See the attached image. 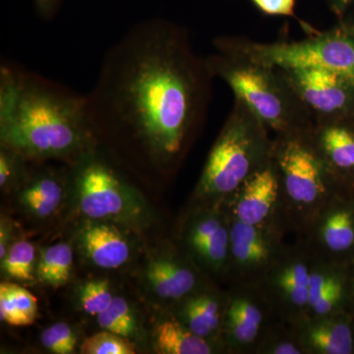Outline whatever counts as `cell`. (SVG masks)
<instances>
[{"instance_id":"6da1fadb","label":"cell","mask_w":354,"mask_h":354,"mask_svg":"<svg viewBox=\"0 0 354 354\" xmlns=\"http://www.w3.org/2000/svg\"><path fill=\"white\" fill-rule=\"evenodd\" d=\"M213 79L185 28L142 21L109 48L86 95L95 142L127 146L171 171L206 120Z\"/></svg>"},{"instance_id":"7a4b0ae2","label":"cell","mask_w":354,"mask_h":354,"mask_svg":"<svg viewBox=\"0 0 354 354\" xmlns=\"http://www.w3.org/2000/svg\"><path fill=\"white\" fill-rule=\"evenodd\" d=\"M0 139L34 162L73 164L97 146L86 95L7 62L0 66Z\"/></svg>"},{"instance_id":"3957f363","label":"cell","mask_w":354,"mask_h":354,"mask_svg":"<svg viewBox=\"0 0 354 354\" xmlns=\"http://www.w3.org/2000/svg\"><path fill=\"white\" fill-rule=\"evenodd\" d=\"M213 78H220L274 135L305 134L313 118L278 67L243 55L216 50L205 57Z\"/></svg>"},{"instance_id":"277c9868","label":"cell","mask_w":354,"mask_h":354,"mask_svg":"<svg viewBox=\"0 0 354 354\" xmlns=\"http://www.w3.org/2000/svg\"><path fill=\"white\" fill-rule=\"evenodd\" d=\"M274 137L245 104L234 100L193 193V203H221L271 162Z\"/></svg>"},{"instance_id":"5b68a950","label":"cell","mask_w":354,"mask_h":354,"mask_svg":"<svg viewBox=\"0 0 354 354\" xmlns=\"http://www.w3.org/2000/svg\"><path fill=\"white\" fill-rule=\"evenodd\" d=\"M272 158L281 181L290 232L300 236L320 209L346 189L317 153L309 133L274 135Z\"/></svg>"},{"instance_id":"8992f818","label":"cell","mask_w":354,"mask_h":354,"mask_svg":"<svg viewBox=\"0 0 354 354\" xmlns=\"http://www.w3.org/2000/svg\"><path fill=\"white\" fill-rule=\"evenodd\" d=\"M215 50L228 51L278 68L323 67L339 74L354 85V25H342L316 32L297 41L260 43L243 37L221 36L213 41Z\"/></svg>"},{"instance_id":"52a82bcc","label":"cell","mask_w":354,"mask_h":354,"mask_svg":"<svg viewBox=\"0 0 354 354\" xmlns=\"http://www.w3.org/2000/svg\"><path fill=\"white\" fill-rule=\"evenodd\" d=\"M73 183L81 212L91 220L131 223L141 214L138 195L100 156L97 146L73 162Z\"/></svg>"},{"instance_id":"ba28073f","label":"cell","mask_w":354,"mask_h":354,"mask_svg":"<svg viewBox=\"0 0 354 354\" xmlns=\"http://www.w3.org/2000/svg\"><path fill=\"white\" fill-rule=\"evenodd\" d=\"M313 259L304 239L297 237L268 271L260 288L279 320L297 325L307 316Z\"/></svg>"},{"instance_id":"9c48e42d","label":"cell","mask_w":354,"mask_h":354,"mask_svg":"<svg viewBox=\"0 0 354 354\" xmlns=\"http://www.w3.org/2000/svg\"><path fill=\"white\" fill-rule=\"evenodd\" d=\"M183 251L205 274L227 279L230 218L223 202L194 203L180 234Z\"/></svg>"},{"instance_id":"30bf717a","label":"cell","mask_w":354,"mask_h":354,"mask_svg":"<svg viewBox=\"0 0 354 354\" xmlns=\"http://www.w3.org/2000/svg\"><path fill=\"white\" fill-rule=\"evenodd\" d=\"M312 259L349 267L354 263V191L342 190L300 235Z\"/></svg>"},{"instance_id":"8fae6325","label":"cell","mask_w":354,"mask_h":354,"mask_svg":"<svg viewBox=\"0 0 354 354\" xmlns=\"http://www.w3.org/2000/svg\"><path fill=\"white\" fill-rule=\"evenodd\" d=\"M279 228L246 225L230 218L228 286H259L288 242Z\"/></svg>"},{"instance_id":"7c38bea8","label":"cell","mask_w":354,"mask_h":354,"mask_svg":"<svg viewBox=\"0 0 354 354\" xmlns=\"http://www.w3.org/2000/svg\"><path fill=\"white\" fill-rule=\"evenodd\" d=\"M221 342L225 353L256 354L266 330L279 319L260 286H228Z\"/></svg>"},{"instance_id":"4fadbf2b","label":"cell","mask_w":354,"mask_h":354,"mask_svg":"<svg viewBox=\"0 0 354 354\" xmlns=\"http://www.w3.org/2000/svg\"><path fill=\"white\" fill-rule=\"evenodd\" d=\"M228 216L246 225L291 234L283 189L272 158L223 202Z\"/></svg>"},{"instance_id":"5bb4252c","label":"cell","mask_w":354,"mask_h":354,"mask_svg":"<svg viewBox=\"0 0 354 354\" xmlns=\"http://www.w3.org/2000/svg\"><path fill=\"white\" fill-rule=\"evenodd\" d=\"M314 121L354 120V85L323 67L279 68Z\"/></svg>"},{"instance_id":"9a60e30c","label":"cell","mask_w":354,"mask_h":354,"mask_svg":"<svg viewBox=\"0 0 354 354\" xmlns=\"http://www.w3.org/2000/svg\"><path fill=\"white\" fill-rule=\"evenodd\" d=\"M146 274L155 295L174 304L212 283L183 250L158 256L148 265Z\"/></svg>"},{"instance_id":"2e32d148","label":"cell","mask_w":354,"mask_h":354,"mask_svg":"<svg viewBox=\"0 0 354 354\" xmlns=\"http://www.w3.org/2000/svg\"><path fill=\"white\" fill-rule=\"evenodd\" d=\"M309 138L337 183L354 191V120L315 121Z\"/></svg>"},{"instance_id":"e0dca14e","label":"cell","mask_w":354,"mask_h":354,"mask_svg":"<svg viewBox=\"0 0 354 354\" xmlns=\"http://www.w3.org/2000/svg\"><path fill=\"white\" fill-rule=\"evenodd\" d=\"M227 301V290H218L211 283L176 304L174 316L195 335L218 344L225 353L221 335Z\"/></svg>"},{"instance_id":"ac0fdd59","label":"cell","mask_w":354,"mask_h":354,"mask_svg":"<svg viewBox=\"0 0 354 354\" xmlns=\"http://www.w3.org/2000/svg\"><path fill=\"white\" fill-rule=\"evenodd\" d=\"M295 326L305 354H354V317L349 312L305 318Z\"/></svg>"},{"instance_id":"d6986e66","label":"cell","mask_w":354,"mask_h":354,"mask_svg":"<svg viewBox=\"0 0 354 354\" xmlns=\"http://www.w3.org/2000/svg\"><path fill=\"white\" fill-rule=\"evenodd\" d=\"M349 267L313 260L306 318L348 312Z\"/></svg>"},{"instance_id":"ffe728a7","label":"cell","mask_w":354,"mask_h":354,"mask_svg":"<svg viewBox=\"0 0 354 354\" xmlns=\"http://www.w3.org/2000/svg\"><path fill=\"white\" fill-rule=\"evenodd\" d=\"M80 243L86 257L102 269H118L131 255L127 237L109 223H88L82 230Z\"/></svg>"},{"instance_id":"44dd1931","label":"cell","mask_w":354,"mask_h":354,"mask_svg":"<svg viewBox=\"0 0 354 354\" xmlns=\"http://www.w3.org/2000/svg\"><path fill=\"white\" fill-rule=\"evenodd\" d=\"M155 348L157 353L162 354L223 353L221 346L195 335L176 316L162 321L156 328Z\"/></svg>"},{"instance_id":"7402d4cb","label":"cell","mask_w":354,"mask_h":354,"mask_svg":"<svg viewBox=\"0 0 354 354\" xmlns=\"http://www.w3.org/2000/svg\"><path fill=\"white\" fill-rule=\"evenodd\" d=\"M64 197V184L57 174L41 172L32 177L20 194L21 203L38 218H46L57 211Z\"/></svg>"},{"instance_id":"603a6c76","label":"cell","mask_w":354,"mask_h":354,"mask_svg":"<svg viewBox=\"0 0 354 354\" xmlns=\"http://www.w3.org/2000/svg\"><path fill=\"white\" fill-rule=\"evenodd\" d=\"M38 316V300L30 291L15 283L0 286V317L13 327L32 325Z\"/></svg>"},{"instance_id":"cb8c5ba5","label":"cell","mask_w":354,"mask_h":354,"mask_svg":"<svg viewBox=\"0 0 354 354\" xmlns=\"http://www.w3.org/2000/svg\"><path fill=\"white\" fill-rule=\"evenodd\" d=\"M73 265V252L67 243L46 247L41 253L37 277L46 285L59 288L69 281Z\"/></svg>"},{"instance_id":"d4e9b609","label":"cell","mask_w":354,"mask_h":354,"mask_svg":"<svg viewBox=\"0 0 354 354\" xmlns=\"http://www.w3.org/2000/svg\"><path fill=\"white\" fill-rule=\"evenodd\" d=\"M256 354H305L295 325L277 319L261 339Z\"/></svg>"},{"instance_id":"484cf974","label":"cell","mask_w":354,"mask_h":354,"mask_svg":"<svg viewBox=\"0 0 354 354\" xmlns=\"http://www.w3.org/2000/svg\"><path fill=\"white\" fill-rule=\"evenodd\" d=\"M35 262V246L29 241H17L10 246L6 258L1 261L2 272L16 281H31L34 279Z\"/></svg>"},{"instance_id":"4316f807","label":"cell","mask_w":354,"mask_h":354,"mask_svg":"<svg viewBox=\"0 0 354 354\" xmlns=\"http://www.w3.org/2000/svg\"><path fill=\"white\" fill-rule=\"evenodd\" d=\"M97 321L102 329L121 337H133L137 333L136 317L122 297H114L109 308L97 316Z\"/></svg>"},{"instance_id":"83f0119b","label":"cell","mask_w":354,"mask_h":354,"mask_svg":"<svg viewBox=\"0 0 354 354\" xmlns=\"http://www.w3.org/2000/svg\"><path fill=\"white\" fill-rule=\"evenodd\" d=\"M113 292L108 279H94L82 286L79 292V302L83 311L97 316L111 306Z\"/></svg>"},{"instance_id":"f1b7e54d","label":"cell","mask_w":354,"mask_h":354,"mask_svg":"<svg viewBox=\"0 0 354 354\" xmlns=\"http://www.w3.org/2000/svg\"><path fill=\"white\" fill-rule=\"evenodd\" d=\"M84 354H134V346L128 342L127 337L109 332L97 333L88 337L81 346Z\"/></svg>"},{"instance_id":"f546056e","label":"cell","mask_w":354,"mask_h":354,"mask_svg":"<svg viewBox=\"0 0 354 354\" xmlns=\"http://www.w3.org/2000/svg\"><path fill=\"white\" fill-rule=\"evenodd\" d=\"M41 342L50 353L70 354L75 351L77 337L66 323H57L41 333Z\"/></svg>"},{"instance_id":"4dcf8cb0","label":"cell","mask_w":354,"mask_h":354,"mask_svg":"<svg viewBox=\"0 0 354 354\" xmlns=\"http://www.w3.org/2000/svg\"><path fill=\"white\" fill-rule=\"evenodd\" d=\"M250 1L260 12L265 15L293 18L300 23L305 31L312 32V34L318 32L311 26L298 19L297 16L295 15L297 0H250Z\"/></svg>"},{"instance_id":"1f68e13d","label":"cell","mask_w":354,"mask_h":354,"mask_svg":"<svg viewBox=\"0 0 354 354\" xmlns=\"http://www.w3.org/2000/svg\"><path fill=\"white\" fill-rule=\"evenodd\" d=\"M35 9L44 21H51L59 10L62 0H34Z\"/></svg>"},{"instance_id":"d6a6232c","label":"cell","mask_w":354,"mask_h":354,"mask_svg":"<svg viewBox=\"0 0 354 354\" xmlns=\"http://www.w3.org/2000/svg\"><path fill=\"white\" fill-rule=\"evenodd\" d=\"M332 12L342 21L354 7V0H326Z\"/></svg>"},{"instance_id":"836d02e7","label":"cell","mask_w":354,"mask_h":354,"mask_svg":"<svg viewBox=\"0 0 354 354\" xmlns=\"http://www.w3.org/2000/svg\"><path fill=\"white\" fill-rule=\"evenodd\" d=\"M9 242V230L7 223H1V228H0V259L3 260L6 258L7 252H8Z\"/></svg>"},{"instance_id":"e575fe53","label":"cell","mask_w":354,"mask_h":354,"mask_svg":"<svg viewBox=\"0 0 354 354\" xmlns=\"http://www.w3.org/2000/svg\"><path fill=\"white\" fill-rule=\"evenodd\" d=\"M348 312L354 317V263L349 267Z\"/></svg>"}]
</instances>
